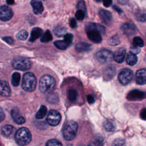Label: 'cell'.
<instances>
[{"mask_svg":"<svg viewBox=\"0 0 146 146\" xmlns=\"http://www.w3.org/2000/svg\"><path fill=\"white\" fill-rule=\"evenodd\" d=\"M116 73V68L113 66H110L106 69L104 72V78L107 80H110L115 75Z\"/></svg>","mask_w":146,"mask_h":146,"instance_id":"22","label":"cell"},{"mask_svg":"<svg viewBox=\"0 0 146 146\" xmlns=\"http://www.w3.org/2000/svg\"><path fill=\"white\" fill-rule=\"evenodd\" d=\"M61 120L60 113L56 110H50L46 117L47 123L51 126L57 125Z\"/></svg>","mask_w":146,"mask_h":146,"instance_id":"8","label":"cell"},{"mask_svg":"<svg viewBox=\"0 0 146 146\" xmlns=\"http://www.w3.org/2000/svg\"><path fill=\"white\" fill-rule=\"evenodd\" d=\"M126 62H127V64L130 66L135 65L137 62V58L136 54H133L131 52H129L127 56Z\"/></svg>","mask_w":146,"mask_h":146,"instance_id":"26","label":"cell"},{"mask_svg":"<svg viewBox=\"0 0 146 146\" xmlns=\"http://www.w3.org/2000/svg\"><path fill=\"white\" fill-rule=\"evenodd\" d=\"M140 117L144 120H146V108H143L140 111Z\"/></svg>","mask_w":146,"mask_h":146,"instance_id":"44","label":"cell"},{"mask_svg":"<svg viewBox=\"0 0 146 146\" xmlns=\"http://www.w3.org/2000/svg\"><path fill=\"white\" fill-rule=\"evenodd\" d=\"M13 67L21 71H26L29 70L31 66L30 60L25 57H17L12 62Z\"/></svg>","mask_w":146,"mask_h":146,"instance_id":"5","label":"cell"},{"mask_svg":"<svg viewBox=\"0 0 146 146\" xmlns=\"http://www.w3.org/2000/svg\"><path fill=\"white\" fill-rule=\"evenodd\" d=\"M54 44L55 46L60 50H65L68 47L70 46V44H68L64 39L60 40H56L54 42Z\"/></svg>","mask_w":146,"mask_h":146,"instance_id":"27","label":"cell"},{"mask_svg":"<svg viewBox=\"0 0 146 146\" xmlns=\"http://www.w3.org/2000/svg\"><path fill=\"white\" fill-rule=\"evenodd\" d=\"M3 39L9 44H13L14 43V40H13V38L11 37H9V36H6V37L3 38Z\"/></svg>","mask_w":146,"mask_h":146,"instance_id":"41","label":"cell"},{"mask_svg":"<svg viewBox=\"0 0 146 146\" xmlns=\"http://www.w3.org/2000/svg\"><path fill=\"white\" fill-rule=\"evenodd\" d=\"M131 52H132L133 54H137L140 52V48L138 47H136L134 46H132L131 47Z\"/></svg>","mask_w":146,"mask_h":146,"instance_id":"40","label":"cell"},{"mask_svg":"<svg viewBox=\"0 0 146 146\" xmlns=\"http://www.w3.org/2000/svg\"><path fill=\"white\" fill-rule=\"evenodd\" d=\"M52 35L50 33V31L49 30H46L44 34H43L41 35V38H40V41L42 42H48L49 41H50L52 39Z\"/></svg>","mask_w":146,"mask_h":146,"instance_id":"31","label":"cell"},{"mask_svg":"<svg viewBox=\"0 0 146 146\" xmlns=\"http://www.w3.org/2000/svg\"><path fill=\"white\" fill-rule=\"evenodd\" d=\"M126 51L124 48H118L113 54V59L118 63H122L125 56Z\"/></svg>","mask_w":146,"mask_h":146,"instance_id":"17","label":"cell"},{"mask_svg":"<svg viewBox=\"0 0 146 146\" xmlns=\"http://www.w3.org/2000/svg\"><path fill=\"white\" fill-rule=\"evenodd\" d=\"M144 43L143 40V39L139 36H136L133 39V46L138 47H141L144 46Z\"/></svg>","mask_w":146,"mask_h":146,"instance_id":"33","label":"cell"},{"mask_svg":"<svg viewBox=\"0 0 146 146\" xmlns=\"http://www.w3.org/2000/svg\"><path fill=\"white\" fill-rule=\"evenodd\" d=\"M63 39L70 45L72 43V41L73 39V35L71 34H65L63 35Z\"/></svg>","mask_w":146,"mask_h":146,"instance_id":"37","label":"cell"},{"mask_svg":"<svg viewBox=\"0 0 146 146\" xmlns=\"http://www.w3.org/2000/svg\"><path fill=\"white\" fill-rule=\"evenodd\" d=\"M21 79V75L18 72H14L12 75L11 84L13 86L17 87L19 84Z\"/></svg>","mask_w":146,"mask_h":146,"instance_id":"30","label":"cell"},{"mask_svg":"<svg viewBox=\"0 0 146 146\" xmlns=\"http://www.w3.org/2000/svg\"><path fill=\"white\" fill-rule=\"evenodd\" d=\"M103 2L105 7H109L112 4V0H103Z\"/></svg>","mask_w":146,"mask_h":146,"instance_id":"45","label":"cell"},{"mask_svg":"<svg viewBox=\"0 0 146 146\" xmlns=\"http://www.w3.org/2000/svg\"><path fill=\"white\" fill-rule=\"evenodd\" d=\"M31 5L33 9V12L36 14H40L43 11V6L42 3L39 0H31Z\"/></svg>","mask_w":146,"mask_h":146,"instance_id":"18","label":"cell"},{"mask_svg":"<svg viewBox=\"0 0 146 146\" xmlns=\"http://www.w3.org/2000/svg\"><path fill=\"white\" fill-rule=\"evenodd\" d=\"M96 2H101V1H102L103 0H95Z\"/></svg>","mask_w":146,"mask_h":146,"instance_id":"49","label":"cell"},{"mask_svg":"<svg viewBox=\"0 0 146 146\" xmlns=\"http://www.w3.org/2000/svg\"><path fill=\"white\" fill-rule=\"evenodd\" d=\"M87 99L88 103L90 104H92L95 102V99H94V96L91 95H88L87 97Z\"/></svg>","mask_w":146,"mask_h":146,"instance_id":"42","label":"cell"},{"mask_svg":"<svg viewBox=\"0 0 146 146\" xmlns=\"http://www.w3.org/2000/svg\"><path fill=\"white\" fill-rule=\"evenodd\" d=\"M78 125L76 122L73 120L68 121L63 129V136L64 138L70 141L73 140L76 135Z\"/></svg>","mask_w":146,"mask_h":146,"instance_id":"3","label":"cell"},{"mask_svg":"<svg viewBox=\"0 0 146 146\" xmlns=\"http://www.w3.org/2000/svg\"><path fill=\"white\" fill-rule=\"evenodd\" d=\"M103 127L106 131L108 132L113 131L116 128V125L112 120H106L103 123Z\"/></svg>","mask_w":146,"mask_h":146,"instance_id":"25","label":"cell"},{"mask_svg":"<svg viewBox=\"0 0 146 146\" xmlns=\"http://www.w3.org/2000/svg\"><path fill=\"white\" fill-rule=\"evenodd\" d=\"M5 113L2 110V108H0V122L3 120V119H5Z\"/></svg>","mask_w":146,"mask_h":146,"instance_id":"46","label":"cell"},{"mask_svg":"<svg viewBox=\"0 0 146 146\" xmlns=\"http://www.w3.org/2000/svg\"><path fill=\"white\" fill-rule=\"evenodd\" d=\"M70 25L73 29H74L76 27V21L74 18H72L70 19Z\"/></svg>","mask_w":146,"mask_h":146,"instance_id":"43","label":"cell"},{"mask_svg":"<svg viewBox=\"0 0 146 146\" xmlns=\"http://www.w3.org/2000/svg\"><path fill=\"white\" fill-rule=\"evenodd\" d=\"M84 11L79 9L75 13V17L78 20H83L84 18Z\"/></svg>","mask_w":146,"mask_h":146,"instance_id":"38","label":"cell"},{"mask_svg":"<svg viewBox=\"0 0 146 146\" xmlns=\"http://www.w3.org/2000/svg\"><path fill=\"white\" fill-rule=\"evenodd\" d=\"M145 94L139 90H133L130 91L127 96V98L129 100H140L144 98Z\"/></svg>","mask_w":146,"mask_h":146,"instance_id":"12","label":"cell"},{"mask_svg":"<svg viewBox=\"0 0 146 146\" xmlns=\"http://www.w3.org/2000/svg\"><path fill=\"white\" fill-rule=\"evenodd\" d=\"M47 113V108L44 106H42L38 111L36 113L35 115V117L38 119H40L43 118L46 114Z\"/></svg>","mask_w":146,"mask_h":146,"instance_id":"28","label":"cell"},{"mask_svg":"<svg viewBox=\"0 0 146 146\" xmlns=\"http://www.w3.org/2000/svg\"><path fill=\"white\" fill-rule=\"evenodd\" d=\"M108 43L111 46H116L120 43V40L117 35H113L111 36L108 40Z\"/></svg>","mask_w":146,"mask_h":146,"instance_id":"32","label":"cell"},{"mask_svg":"<svg viewBox=\"0 0 146 146\" xmlns=\"http://www.w3.org/2000/svg\"><path fill=\"white\" fill-rule=\"evenodd\" d=\"M136 17L139 21L144 22L146 21V14L143 11H138L136 14Z\"/></svg>","mask_w":146,"mask_h":146,"instance_id":"36","label":"cell"},{"mask_svg":"<svg viewBox=\"0 0 146 146\" xmlns=\"http://www.w3.org/2000/svg\"><path fill=\"white\" fill-rule=\"evenodd\" d=\"M86 31L89 30H96L100 33H104L106 31L105 27L103 26L96 23H88L86 26Z\"/></svg>","mask_w":146,"mask_h":146,"instance_id":"19","label":"cell"},{"mask_svg":"<svg viewBox=\"0 0 146 146\" xmlns=\"http://www.w3.org/2000/svg\"><path fill=\"white\" fill-rule=\"evenodd\" d=\"M15 140L19 145H27L31 140V134L27 128H20L15 134Z\"/></svg>","mask_w":146,"mask_h":146,"instance_id":"1","label":"cell"},{"mask_svg":"<svg viewBox=\"0 0 146 146\" xmlns=\"http://www.w3.org/2000/svg\"><path fill=\"white\" fill-rule=\"evenodd\" d=\"M6 2L8 5H11L14 3V0H6Z\"/></svg>","mask_w":146,"mask_h":146,"instance_id":"47","label":"cell"},{"mask_svg":"<svg viewBox=\"0 0 146 146\" xmlns=\"http://www.w3.org/2000/svg\"><path fill=\"white\" fill-rule=\"evenodd\" d=\"M42 33H43V31L39 27L33 28L31 32V35H30L29 40L30 42H34L36 39H38L39 36L42 35Z\"/></svg>","mask_w":146,"mask_h":146,"instance_id":"20","label":"cell"},{"mask_svg":"<svg viewBox=\"0 0 146 146\" xmlns=\"http://www.w3.org/2000/svg\"><path fill=\"white\" fill-rule=\"evenodd\" d=\"M54 32L56 36L60 37L66 34V29L62 26H58L55 27L54 29Z\"/></svg>","mask_w":146,"mask_h":146,"instance_id":"29","label":"cell"},{"mask_svg":"<svg viewBox=\"0 0 146 146\" xmlns=\"http://www.w3.org/2000/svg\"><path fill=\"white\" fill-rule=\"evenodd\" d=\"M136 82L137 84L143 85L146 84V69L141 68L136 73Z\"/></svg>","mask_w":146,"mask_h":146,"instance_id":"14","label":"cell"},{"mask_svg":"<svg viewBox=\"0 0 146 146\" xmlns=\"http://www.w3.org/2000/svg\"><path fill=\"white\" fill-rule=\"evenodd\" d=\"M13 16V12L9 7L3 5L0 7V19L2 21L10 20Z\"/></svg>","mask_w":146,"mask_h":146,"instance_id":"9","label":"cell"},{"mask_svg":"<svg viewBox=\"0 0 146 146\" xmlns=\"http://www.w3.org/2000/svg\"><path fill=\"white\" fill-rule=\"evenodd\" d=\"M78 9L82 10L83 11H86V6H85V3L83 0H80L78 4Z\"/></svg>","mask_w":146,"mask_h":146,"instance_id":"39","label":"cell"},{"mask_svg":"<svg viewBox=\"0 0 146 146\" xmlns=\"http://www.w3.org/2000/svg\"><path fill=\"white\" fill-rule=\"evenodd\" d=\"M99 15L104 23L107 25H110L111 23L112 20V16L110 11L104 9H102L99 11Z\"/></svg>","mask_w":146,"mask_h":146,"instance_id":"13","label":"cell"},{"mask_svg":"<svg viewBox=\"0 0 146 146\" xmlns=\"http://www.w3.org/2000/svg\"><path fill=\"white\" fill-rule=\"evenodd\" d=\"M67 95L68 99L71 102H75L77 99L78 94V92L76 91V90L73 89V88H71V89L68 90L67 93Z\"/></svg>","mask_w":146,"mask_h":146,"instance_id":"24","label":"cell"},{"mask_svg":"<svg viewBox=\"0 0 146 146\" xmlns=\"http://www.w3.org/2000/svg\"><path fill=\"white\" fill-rule=\"evenodd\" d=\"M36 86V79L35 75L31 72H26L23 75L22 87L26 91H33Z\"/></svg>","mask_w":146,"mask_h":146,"instance_id":"4","label":"cell"},{"mask_svg":"<svg viewBox=\"0 0 146 146\" xmlns=\"http://www.w3.org/2000/svg\"><path fill=\"white\" fill-rule=\"evenodd\" d=\"M95 57L100 63H106L113 59V54L109 50L102 49L96 53Z\"/></svg>","mask_w":146,"mask_h":146,"instance_id":"6","label":"cell"},{"mask_svg":"<svg viewBox=\"0 0 146 146\" xmlns=\"http://www.w3.org/2000/svg\"><path fill=\"white\" fill-rule=\"evenodd\" d=\"M55 85V81L54 78L48 75H44L40 79L39 89L43 93L48 92L52 90Z\"/></svg>","mask_w":146,"mask_h":146,"instance_id":"2","label":"cell"},{"mask_svg":"<svg viewBox=\"0 0 146 146\" xmlns=\"http://www.w3.org/2000/svg\"><path fill=\"white\" fill-rule=\"evenodd\" d=\"M11 116L14 121L18 124H23L25 122V119L19 113V111L17 108H14L11 111Z\"/></svg>","mask_w":146,"mask_h":146,"instance_id":"15","label":"cell"},{"mask_svg":"<svg viewBox=\"0 0 146 146\" xmlns=\"http://www.w3.org/2000/svg\"><path fill=\"white\" fill-rule=\"evenodd\" d=\"M75 49L78 52H86L91 50V45L86 42H79L75 46Z\"/></svg>","mask_w":146,"mask_h":146,"instance_id":"21","label":"cell"},{"mask_svg":"<svg viewBox=\"0 0 146 146\" xmlns=\"http://www.w3.org/2000/svg\"><path fill=\"white\" fill-rule=\"evenodd\" d=\"M121 30L124 34L127 35H132L136 33V27L133 23L127 22L124 23L121 26Z\"/></svg>","mask_w":146,"mask_h":146,"instance_id":"11","label":"cell"},{"mask_svg":"<svg viewBox=\"0 0 146 146\" xmlns=\"http://www.w3.org/2000/svg\"><path fill=\"white\" fill-rule=\"evenodd\" d=\"M47 146H61L62 145V144L56 139H51L49 140L46 144Z\"/></svg>","mask_w":146,"mask_h":146,"instance_id":"35","label":"cell"},{"mask_svg":"<svg viewBox=\"0 0 146 146\" xmlns=\"http://www.w3.org/2000/svg\"><path fill=\"white\" fill-rule=\"evenodd\" d=\"M28 36V33L25 30H22L19 31L16 35V37L19 40H25Z\"/></svg>","mask_w":146,"mask_h":146,"instance_id":"34","label":"cell"},{"mask_svg":"<svg viewBox=\"0 0 146 146\" xmlns=\"http://www.w3.org/2000/svg\"><path fill=\"white\" fill-rule=\"evenodd\" d=\"M87 35L90 40L95 43H99L102 42V38L100 33L96 30H87Z\"/></svg>","mask_w":146,"mask_h":146,"instance_id":"10","label":"cell"},{"mask_svg":"<svg viewBox=\"0 0 146 146\" xmlns=\"http://www.w3.org/2000/svg\"><path fill=\"white\" fill-rule=\"evenodd\" d=\"M113 8H114V9L116 10L117 12H119V13H121V10L117 6H113Z\"/></svg>","mask_w":146,"mask_h":146,"instance_id":"48","label":"cell"},{"mask_svg":"<svg viewBox=\"0 0 146 146\" xmlns=\"http://www.w3.org/2000/svg\"><path fill=\"white\" fill-rule=\"evenodd\" d=\"M133 76L132 70L128 68L123 69L118 75V79L123 85H127L131 82Z\"/></svg>","mask_w":146,"mask_h":146,"instance_id":"7","label":"cell"},{"mask_svg":"<svg viewBox=\"0 0 146 146\" xmlns=\"http://www.w3.org/2000/svg\"><path fill=\"white\" fill-rule=\"evenodd\" d=\"M10 94L11 90L8 83L5 80H0V95L9 96Z\"/></svg>","mask_w":146,"mask_h":146,"instance_id":"16","label":"cell"},{"mask_svg":"<svg viewBox=\"0 0 146 146\" xmlns=\"http://www.w3.org/2000/svg\"><path fill=\"white\" fill-rule=\"evenodd\" d=\"M14 130V128L12 125L6 124L3 125L2 127L1 132L3 136L6 137H9L13 134Z\"/></svg>","mask_w":146,"mask_h":146,"instance_id":"23","label":"cell"}]
</instances>
